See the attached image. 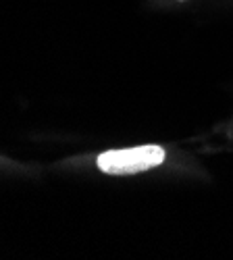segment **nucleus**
I'll use <instances>...</instances> for the list:
<instances>
[{
    "mask_svg": "<svg viewBox=\"0 0 233 260\" xmlns=\"http://www.w3.org/2000/svg\"><path fill=\"white\" fill-rule=\"evenodd\" d=\"M164 148L160 146H138L127 150H109L96 160L98 169L107 175H136L164 162Z\"/></svg>",
    "mask_w": 233,
    "mask_h": 260,
    "instance_id": "nucleus-1",
    "label": "nucleus"
}]
</instances>
